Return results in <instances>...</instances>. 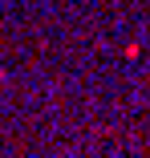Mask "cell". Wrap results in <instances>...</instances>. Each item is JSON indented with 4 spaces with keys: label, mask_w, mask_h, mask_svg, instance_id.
<instances>
[{
    "label": "cell",
    "mask_w": 150,
    "mask_h": 158,
    "mask_svg": "<svg viewBox=\"0 0 150 158\" xmlns=\"http://www.w3.org/2000/svg\"><path fill=\"white\" fill-rule=\"evenodd\" d=\"M0 81H4V69H0Z\"/></svg>",
    "instance_id": "6da1fadb"
}]
</instances>
